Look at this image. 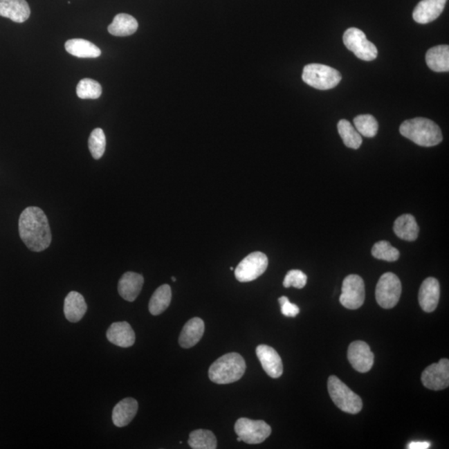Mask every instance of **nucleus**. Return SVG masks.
Returning a JSON list of instances; mask_svg holds the SVG:
<instances>
[{
  "label": "nucleus",
  "mask_w": 449,
  "mask_h": 449,
  "mask_svg": "<svg viewBox=\"0 0 449 449\" xmlns=\"http://www.w3.org/2000/svg\"><path fill=\"white\" fill-rule=\"evenodd\" d=\"M421 381L426 388L432 390L447 389L449 385V361L442 358L439 363L432 364L424 369Z\"/></svg>",
  "instance_id": "11"
},
{
  "label": "nucleus",
  "mask_w": 449,
  "mask_h": 449,
  "mask_svg": "<svg viewBox=\"0 0 449 449\" xmlns=\"http://www.w3.org/2000/svg\"><path fill=\"white\" fill-rule=\"evenodd\" d=\"M77 95L82 100H97L102 94V86L91 78H84L77 86Z\"/></svg>",
  "instance_id": "30"
},
{
  "label": "nucleus",
  "mask_w": 449,
  "mask_h": 449,
  "mask_svg": "<svg viewBox=\"0 0 449 449\" xmlns=\"http://www.w3.org/2000/svg\"><path fill=\"white\" fill-rule=\"evenodd\" d=\"M138 410V403L134 398H126L117 403L113 410V422L118 428L125 427L133 421Z\"/></svg>",
  "instance_id": "19"
},
{
  "label": "nucleus",
  "mask_w": 449,
  "mask_h": 449,
  "mask_svg": "<svg viewBox=\"0 0 449 449\" xmlns=\"http://www.w3.org/2000/svg\"><path fill=\"white\" fill-rule=\"evenodd\" d=\"M399 131L403 137L421 147H434L443 141L440 127L428 118H416L403 122Z\"/></svg>",
  "instance_id": "2"
},
{
  "label": "nucleus",
  "mask_w": 449,
  "mask_h": 449,
  "mask_svg": "<svg viewBox=\"0 0 449 449\" xmlns=\"http://www.w3.org/2000/svg\"><path fill=\"white\" fill-rule=\"evenodd\" d=\"M394 232L402 240L414 241L419 237V228L414 216L405 214L395 220Z\"/></svg>",
  "instance_id": "22"
},
{
  "label": "nucleus",
  "mask_w": 449,
  "mask_h": 449,
  "mask_svg": "<svg viewBox=\"0 0 449 449\" xmlns=\"http://www.w3.org/2000/svg\"><path fill=\"white\" fill-rule=\"evenodd\" d=\"M19 236L28 249L35 253L46 250L51 244L52 235L48 217L39 208L24 210L19 221Z\"/></svg>",
  "instance_id": "1"
},
{
  "label": "nucleus",
  "mask_w": 449,
  "mask_h": 449,
  "mask_svg": "<svg viewBox=\"0 0 449 449\" xmlns=\"http://www.w3.org/2000/svg\"><path fill=\"white\" fill-rule=\"evenodd\" d=\"M230 271H234V268H233V267H230Z\"/></svg>",
  "instance_id": "38"
},
{
  "label": "nucleus",
  "mask_w": 449,
  "mask_h": 449,
  "mask_svg": "<svg viewBox=\"0 0 449 449\" xmlns=\"http://www.w3.org/2000/svg\"><path fill=\"white\" fill-rule=\"evenodd\" d=\"M88 306L84 296L77 291L69 292L64 300V315L69 322L77 323L84 318Z\"/></svg>",
  "instance_id": "20"
},
{
  "label": "nucleus",
  "mask_w": 449,
  "mask_h": 449,
  "mask_svg": "<svg viewBox=\"0 0 449 449\" xmlns=\"http://www.w3.org/2000/svg\"><path fill=\"white\" fill-rule=\"evenodd\" d=\"M237 441H238V442H241L242 440H241V439L240 438V437H238V438H237Z\"/></svg>",
  "instance_id": "36"
},
{
  "label": "nucleus",
  "mask_w": 449,
  "mask_h": 449,
  "mask_svg": "<svg viewBox=\"0 0 449 449\" xmlns=\"http://www.w3.org/2000/svg\"><path fill=\"white\" fill-rule=\"evenodd\" d=\"M137 19L129 15L119 14L115 16L113 21L109 26V34L113 36L125 37L134 35L138 30Z\"/></svg>",
  "instance_id": "24"
},
{
  "label": "nucleus",
  "mask_w": 449,
  "mask_h": 449,
  "mask_svg": "<svg viewBox=\"0 0 449 449\" xmlns=\"http://www.w3.org/2000/svg\"><path fill=\"white\" fill-rule=\"evenodd\" d=\"M345 47L353 52L358 59L364 61H373L378 56V49L373 43L366 38L363 31L356 28L346 30L343 37Z\"/></svg>",
  "instance_id": "6"
},
{
  "label": "nucleus",
  "mask_w": 449,
  "mask_h": 449,
  "mask_svg": "<svg viewBox=\"0 0 449 449\" xmlns=\"http://www.w3.org/2000/svg\"><path fill=\"white\" fill-rule=\"evenodd\" d=\"M440 297V286L438 280L428 277L424 280L419 292V303L422 310L431 313L438 306Z\"/></svg>",
  "instance_id": "14"
},
{
  "label": "nucleus",
  "mask_w": 449,
  "mask_h": 449,
  "mask_svg": "<svg viewBox=\"0 0 449 449\" xmlns=\"http://www.w3.org/2000/svg\"><path fill=\"white\" fill-rule=\"evenodd\" d=\"M279 303L281 304L282 313L286 317H295L300 313V309L296 304L290 302L286 296H282L279 299Z\"/></svg>",
  "instance_id": "34"
},
{
  "label": "nucleus",
  "mask_w": 449,
  "mask_h": 449,
  "mask_svg": "<svg viewBox=\"0 0 449 449\" xmlns=\"http://www.w3.org/2000/svg\"><path fill=\"white\" fill-rule=\"evenodd\" d=\"M307 283V275L300 270H291L286 275L283 285L286 288L293 286L297 289H302Z\"/></svg>",
  "instance_id": "33"
},
{
  "label": "nucleus",
  "mask_w": 449,
  "mask_h": 449,
  "mask_svg": "<svg viewBox=\"0 0 449 449\" xmlns=\"http://www.w3.org/2000/svg\"><path fill=\"white\" fill-rule=\"evenodd\" d=\"M246 366L244 358L237 353L225 354L209 369V378L218 385H228L241 380Z\"/></svg>",
  "instance_id": "3"
},
{
  "label": "nucleus",
  "mask_w": 449,
  "mask_h": 449,
  "mask_svg": "<svg viewBox=\"0 0 449 449\" xmlns=\"http://www.w3.org/2000/svg\"><path fill=\"white\" fill-rule=\"evenodd\" d=\"M188 444L193 449H215L217 440L212 431L197 430L189 435Z\"/></svg>",
  "instance_id": "27"
},
{
  "label": "nucleus",
  "mask_w": 449,
  "mask_h": 449,
  "mask_svg": "<svg viewBox=\"0 0 449 449\" xmlns=\"http://www.w3.org/2000/svg\"><path fill=\"white\" fill-rule=\"evenodd\" d=\"M372 255L374 258L393 262L397 261L401 253L389 241H381L376 243L373 246Z\"/></svg>",
  "instance_id": "31"
},
{
  "label": "nucleus",
  "mask_w": 449,
  "mask_h": 449,
  "mask_svg": "<svg viewBox=\"0 0 449 449\" xmlns=\"http://www.w3.org/2000/svg\"><path fill=\"white\" fill-rule=\"evenodd\" d=\"M172 290L168 285L161 286L152 295L149 302V311L152 315H159L170 306Z\"/></svg>",
  "instance_id": "26"
},
{
  "label": "nucleus",
  "mask_w": 449,
  "mask_h": 449,
  "mask_svg": "<svg viewBox=\"0 0 449 449\" xmlns=\"http://www.w3.org/2000/svg\"><path fill=\"white\" fill-rule=\"evenodd\" d=\"M430 446V442H411L407 448L409 449H427Z\"/></svg>",
  "instance_id": "35"
},
{
  "label": "nucleus",
  "mask_w": 449,
  "mask_h": 449,
  "mask_svg": "<svg viewBox=\"0 0 449 449\" xmlns=\"http://www.w3.org/2000/svg\"><path fill=\"white\" fill-rule=\"evenodd\" d=\"M402 292L401 280L396 275L387 273L382 275L376 286L377 303L384 309L394 308L398 302Z\"/></svg>",
  "instance_id": "7"
},
{
  "label": "nucleus",
  "mask_w": 449,
  "mask_h": 449,
  "mask_svg": "<svg viewBox=\"0 0 449 449\" xmlns=\"http://www.w3.org/2000/svg\"><path fill=\"white\" fill-rule=\"evenodd\" d=\"M235 432L243 442L248 444L262 443L271 434V428L263 420L239 419L235 424Z\"/></svg>",
  "instance_id": "8"
},
{
  "label": "nucleus",
  "mask_w": 449,
  "mask_h": 449,
  "mask_svg": "<svg viewBox=\"0 0 449 449\" xmlns=\"http://www.w3.org/2000/svg\"><path fill=\"white\" fill-rule=\"evenodd\" d=\"M338 131H339V134L346 147L352 148V149H358V148L360 147L362 144L361 135L358 133L356 127H353L349 121L342 119L338 123Z\"/></svg>",
  "instance_id": "28"
},
{
  "label": "nucleus",
  "mask_w": 449,
  "mask_h": 449,
  "mask_svg": "<svg viewBox=\"0 0 449 449\" xmlns=\"http://www.w3.org/2000/svg\"><path fill=\"white\" fill-rule=\"evenodd\" d=\"M65 48L70 55L77 57H98L101 55L100 48L89 41L82 39L67 41Z\"/></svg>",
  "instance_id": "25"
},
{
  "label": "nucleus",
  "mask_w": 449,
  "mask_h": 449,
  "mask_svg": "<svg viewBox=\"0 0 449 449\" xmlns=\"http://www.w3.org/2000/svg\"><path fill=\"white\" fill-rule=\"evenodd\" d=\"M107 338L111 343L122 348L131 347L136 340L134 331L126 321L111 324L107 331Z\"/></svg>",
  "instance_id": "17"
},
{
  "label": "nucleus",
  "mask_w": 449,
  "mask_h": 449,
  "mask_svg": "<svg viewBox=\"0 0 449 449\" xmlns=\"http://www.w3.org/2000/svg\"><path fill=\"white\" fill-rule=\"evenodd\" d=\"M348 360L352 367L360 373H367L372 369L374 356L367 343L354 341L348 349Z\"/></svg>",
  "instance_id": "12"
},
{
  "label": "nucleus",
  "mask_w": 449,
  "mask_h": 449,
  "mask_svg": "<svg viewBox=\"0 0 449 449\" xmlns=\"http://www.w3.org/2000/svg\"><path fill=\"white\" fill-rule=\"evenodd\" d=\"M205 331L203 320L197 318L189 320L184 325L179 337V344L183 348L188 349L195 346L203 338Z\"/></svg>",
  "instance_id": "21"
},
{
  "label": "nucleus",
  "mask_w": 449,
  "mask_h": 449,
  "mask_svg": "<svg viewBox=\"0 0 449 449\" xmlns=\"http://www.w3.org/2000/svg\"><path fill=\"white\" fill-rule=\"evenodd\" d=\"M302 80L306 84L319 90H329L340 84L341 74L329 66L311 64L304 68Z\"/></svg>",
  "instance_id": "5"
},
{
  "label": "nucleus",
  "mask_w": 449,
  "mask_h": 449,
  "mask_svg": "<svg viewBox=\"0 0 449 449\" xmlns=\"http://www.w3.org/2000/svg\"><path fill=\"white\" fill-rule=\"evenodd\" d=\"M354 126L358 133L366 138L376 137L378 125L376 118L372 115H360L354 119Z\"/></svg>",
  "instance_id": "29"
},
{
  "label": "nucleus",
  "mask_w": 449,
  "mask_h": 449,
  "mask_svg": "<svg viewBox=\"0 0 449 449\" xmlns=\"http://www.w3.org/2000/svg\"><path fill=\"white\" fill-rule=\"evenodd\" d=\"M144 284L142 275L135 273H127L122 275L118 282V293L127 302H133L141 293Z\"/></svg>",
  "instance_id": "18"
},
{
  "label": "nucleus",
  "mask_w": 449,
  "mask_h": 449,
  "mask_svg": "<svg viewBox=\"0 0 449 449\" xmlns=\"http://www.w3.org/2000/svg\"><path fill=\"white\" fill-rule=\"evenodd\" d=\"M446 2L447 0H422L414 10V21L422 24L434 21L443 13Z\"/></svg>",
  "instance_id": "15"
},
{
  "label": "nucleus",
  "mask_w": 449,
  "mask_h": 449,
  "mask_svg": "<svg viewBox=\"0 0 449 449\" xmlns=\"http://www.w3.org/2000/svg\"><path fill=\"white\" fill-rule=\"evenodd\" d=\"M365 300L364 280L358 275H349L342 285L340 302L349 310H357L363 306Z\"/></svg>",
  "instance_id": "9"
},
{
  "label": "nucleus",
  "mask_w": 449,
  "mask_h": 449,
  "mask_svg": "<svg viewBox=\"0 0 449 449\" xmlns=\"http://www.w3.org/2000/svg\"><path fill=\"white\" fill-rule=\"evenodd\" d=\"M89 147L94 159H100L104 156L106 148V137L104 130L96 129L92 131L89 139Z\"/></svg>",
  "instance_id": "32"
},
{
  "label": "nucleus",
  "mask_w": 449,
  "mask_h": 449,
  "mask_svg": "<svg viewBox=\"0 0 449 449\" xmlns=\"http://www.w3.org/2000/svg\"><path fill=\"white\" fill-rule=\"evenodd\" d=\"M268 266L266 255L259 251L250 253L238 264L235 275L238 282H250L255 281L265 273Z\"/></svg>",
  "instance_id": "10"
},
{
  "label": "nucleus",
  "mask_w": 449,
  "mask_h": 449,
  "mask_svg": "<svg viewBox=\"0 0 449 449\" xmlns=\"http://www.w3.org/2000/svg\"><path fill=\"white\" fill-rule=\"evenodd\" d=\"M428 67L432 71L443 73L449 71L448 45H439L432 48L426 53Z\"/></svg>",
  "instance_id": "23"
},
{
  "label": "nucleus",
  "mask_w": 449,
  "mask_h": 449,
  "mask_svg": "<svg viewBox=\"0 0 449 449\" xmlns=\"http://www.w3.org/2000/svg\"><path fill=\"white\" fill-rule=\"evenodd\" d=\"M328 391L332 401L345 413L356 414L363 407V402L339 378L332 376L328 380Z\"/></svg>",
  "instance_id": "4"
},
{
  "label": "nucleus",
  "mask_w": 449,
  "mask_h": 449,
  "mask_svg": "<svg viewBox=\"0 0 449 449\" xmlns=\"http://www.w3.org/2000/svg\"><path fill=\"white\" fill-rule=\"evenodd\" d=\"M30 8L26 0H0V16L15 23H24L30 18Z\"/></svg>",
  "instance_id": "16"
},
{
  "label": "nucleus",
  "mask_w": 449,
  "mask_h": 449,
  "mask_svg": "<svg viewBox=\"0 0 449 449\" xmlns=\"http://www.w3.org/2000/svg\"><path fill=\"white\" fill-rule=\"evenodd\" d=\"M257 356L265 372L271 378H278L283 374V364L277 350L266 345L257 346Z\"/></svg>",
  "instance_id": "13"
},
{
  "label": "nucleus",
  "mask_w": 449,
  "mask_h": 449,
  "mask_svg": "<svg viewBox=\"0 0 449 449\" xmlns=\"http://www.w3.org/2000/svg\"><path fill=\"white\" fill-rule=\"evenodd\" d=\"M172 282H175L176 281V278L174 277H172Z\"/></svg>",
  "instance_id": "37"
}]
</instances>
